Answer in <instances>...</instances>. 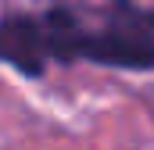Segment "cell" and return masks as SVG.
Instances as JSON below:
<instances>
[{"label": "cell", "instance_id": "obj_1", "mask_svg": "<svg viewBox=\"0 0 154 150\" xmlns=\"http://www.w3.org/2000/svg\"><path fill=\"white\" fill-rule=\"evenodd\" d=\"M122 14L100 29H82L68 7H50L43 14L50 57L57 61H90L100 68H122V72H151L154 68V29L133 11L125 0Z\"/></svg>", "mask_w": 154, "mask_h": 150}, {"label": "cell", "instance_id": "obj_2", "mask_svg": "<svg viewBox=\"0 0 154 150\" xmlns=\"http://www.w3.org/2000/svg\"><path fill=\"white\" fill-rule=\"evenodd\" d=\"M0 54L11 68L25 75V79H39L47 72L50 57V39H47V25L43 14H18L11 11L4 18V32H0Z\"/></svg>", "mask_w": 154, "mask_h": 150}, {"label": "cell", "instance_id": "obj_3", "mask_svg": "<svg viewBox=\"0 0 154 150\" xmlns=\"http://www.w3.org/2000/svg\"><path fill=\"white\" fill-rule=\"evenodd\" d=\"M140 18L147 22V29H154V7H151V11H140Z\"/></svg>", "mask_w": 154, "mask_h": 150}]
</instances>
